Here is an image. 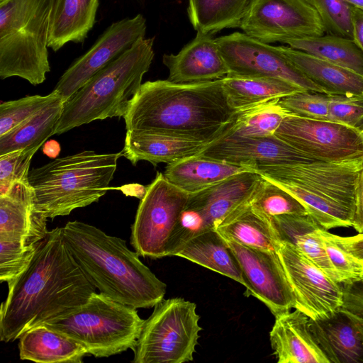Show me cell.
<instances>
[{
	"label": "cell",
	"mask_w": 363,
	"mask_h": 363,
	"mask_svg": "<svg viewBox=\"0 0 363 363\" xmlns=\"http://www.w3.org/2000/svg\"><path fill=\"white\" fill-rule=\"evenodd\" d=\"M8 286L0 310L4 342L73 311L96 291L69 252L62 227L48 232L30 263Z\"/></svg>",
	"instance_id": "cell-1"
},
{
	"label": "cell",
	"mask_w": 363,
	"mask_h": 363,
	"mask_svg": "<svg viewBox=\"0 0 363 363\" xmlns=\"http://www.w3.org/2000/svg\"><path fill=\"white\" fill-rule=\"evenodd\" d=\"M237 112L228 102L223 79L194 83L159 79L142 84L123 118L127 130L208 144L228 132Z\"/></svg>",
	"instance_id": "cell-2"
},
{
	"label": "cell",
	"mask_w": 363,
	"mask_h": 363,
	"mask_svg": "<svg viewBox=\"0 0 363 363\" xmlns=\"http://www.w3.org/2000/svg\"><path fill=\"white\" fill-rule=\"evenodd\" d=\"M62 233L72 256L100 292L136 309L154 307L164 298L167 285L125 240L77 220L67 223Z\"/></svg>",
	"instance_id": "cell-3"
},
{
	"label": "cell",
	"mask_w": 363,
	"mask_h": 363,
	"mask_svg": "<svg viewBox=\"0 0 363 363\" xmlns=\"http://www.w3.org/2000/svg\"><path fill=\"white\" fill-rule=\"evenodd\" d=\"M363 160L311 161L259 166L251 169L296 197L323 228L350 227Z\"/></svg>",
	"instance_id": "cell-4"
},
{
	"label": "cell",
	"mask_w": 363,
	"mask_h": 363,
	"mask_svg": "<svg viewBox=\"0 0 363 363\" xmlns=\"http://www.w3.org/2000/svg\"><path fill=\"white\" fill-rule=\"evenodd\" d=\"M154 38L138 39L64 103L55 134L107 118L124 117L154 57Z\"/></svg>",
	"instance_id": "cell-5"
},
{
	"label": "cell",
	"mask_w": 363,
	"mask_h": 363,
	"mask_svg": "<svg viewBox=\"0 0 363 363\" xmlns=\"http://www.w3.org/2000/svg\"><path fill=\"white\" fill-rule=\"evenodd\" d=\"M121 152L92 150L56 158L29 171L35 210L48 218L69 215L103 196L108 189Z\"/></svg>",
	"instance_id": "cell-6"
},
{
	"label": "cell",
	"mask_w": 363,
	"mask_h": 363,
	"mask_svg": "<svg viewBox=\"0 0 363 363\" xmlns=\"http://www.w3.org/2000/svg\"><path fill=\"white\" fill-rule=\"evenodd\" d=\"M55 0H9L0 4V77L35 86L50 72L48 39Z\"/></svg>",
	"instance_id": "cell-7"
},
{
	"label": "cell",
	"mask_w": 363,
	"mask_h": 363,
	"mask_svg": "<svg viewBox=\"0 0 363 363\" xmlns=\"http://www.w3.org/2000/svg\"><path fill=\"white\" fill-rule=\"evenodd\" d=\"M144 321L136 308L95 291L84 304L42 325L75 340L89 354L108 357L133 350Z\"/></svg>",
	"instance_id": "cell-8"
},
{
	"label": "cell",
	"mask_w": 363,
	"mask_h": 363,
	"mask_svg": "<svg viewBox=\"0 0 363 363\" xmlns=\"http://www.w3.org/2000/svg\"><path fill=\"white\" fill-rule=\"evenodd\" d=\"M195 303L162 299L145 320L133 350L135 363H183L193 360L202 330Z\"/></svg>",
	"instance_id": "cell-9"
},
{
	"label": "cell",
	"mask_w": 363,
	"mask_h": 363,
	"mask_svg": "<svg viewBox=\"0 0 363 363\" xmlns=\"http://www.w3.org/2000/svg\"><path fill=\"white\" fill-rule=\"evenodd\" d=\"M262 179L253 170L242 172L189 194L171 238L167 256H174L189 240L216 228L235 210L249 202Z\"/></svg>",
	"instance_id": "cell-10"
},
{
	"label": "cell",
	"mask_w": 363,
	"mask_h": 363,
	"mask_svg": "<svg viewBox=\"0 0 363 363\" xmlns=\"http://www.w3.org/2000/svg\"><path fill=\"white\" fill-rule=\"evenodd\" d=\"M189 193L177 187L157 172L145 189L131 227L130 244L140 256H167L169 244Z\"/></svg>",
	"instance_id": "cell-11"
},
{
	"label": "cell",
	"mask_w": 363,
	"mask_h": 363,
	"mask_svg": "<svg viewBox=\"0 0 363 363\" xmlns=\"http://www.w3.org/2000/svg\"><path fill=\"white\" fill-rule=\"evenodd\" d=\"M274 135L315 161L363 160V134L357 128L287 114Z\"/></svg>",
	"instance_id": "cell-12"
},
{
	"label": "cell",
	"mask_w": 363,
	"mask_h": 363,
	"mask_svg": "<svg viewBox=\"0 0 363 363\" xmlns=\"http://www.w3.org/2000/svg\"><path fill=\"white\" fill-rule=\"evenodd\" d=\"M240 28L268 44L325 33L310 0H252Z\"/></svg>",
	"instance_id": "cell-13"
},
{
	"label": "cell",
	"mask_w": 363,
	"mask_h": 363,
	"mask_svg": "<svg viewBox=\"0 0 363 363\" xmlns=\"http://www.w3.org/2000/svg\"><path fill=\"white\" fill-rule=\"evenodd\" d=\"M216 42L228 67V75L279 78L303 90L325 94L294 65L277 46L240 32L217 38Z\"/></svg>",
	"instance_id": "cell-14"
},
{
	"label": "cell",
	"mask_w": 363,
	"mask_h": 363,
	"mask_svg": "<svg viewBox=\"0 0 363 363\" xmlns=\"http://www.w3.org/2000/svg\"><path fill=\"white\" fill-rule=\"evenodd\" d=\"M277 253L298 309L311 319L330 317L344 302L342 284L330 277L294 245L281 241Z\"/></svg>",
	"instance_id": "cell-15"
},
{
	"label": "cell",
	"mask_w": 363,
	"mask_h": 363,
	"mask_svg": "<svg viewBox=\"0 0 363 363\" xmlns=\"http://www.w3.org/2000/svg\"><path fill=\"white\" fill-rule=\"evenodd\" d=\"M223 238L238 263L246 296L259 299L274 316L295 308V296L277 252L250 247Z\"/></svg>",
	"instance_id": "cell-16"
},
{
	"label": "cell",
	"mask_w": 363,
	"mask_h": 363,
	"mask_svg": "<svg viewBox=\"0 0 363 363\" xmlns=\"http://www.w3.org/2000/svg\"><path fill=\"white\" fill-rule=\"evenodd\" d=\"M146 28V19L140 13L113 23L62 74L53 90L66 101L95 74L145 38Z\"/></svg>",
	"instance_id": "cell-17"
},
{
	"label": "cell",
	"mask_w": 363,
	"mask_h": 363,
	"mask_svg": "<svg viewBox=\"0 0 363 363\" xmlns=\"http://www.w3.org/2000/svg\"><path fill=\"white\" fill-rule=\"evenodd\" d=\"M197 155L250 169L315 161L275 135L263 138H220L208 143Z\"/></svg>",
	"instance_id": "cell-18"
},
{
	"label": "cell",
	"mask_w": 363,
	"mask_h": 363,
	"mask_svg": "<svg viewBox=\"0 0 363 363\" xmlns=\"http://www.w3.org/2000/svg\"><path fill=\"white\" fill-rule=\"evenodd\" d=\"M213 35L198 31L177 54H164L162 62L169 69L167 80L194 83L227 76L228 69Z\"/></svg>",
	"instance_id": "cell-19"
},
{
	"label": "cell",
	"mask_w": 363,
	"mask_h": 363,
	"mask_svg": "<svg viewBox=\"0 0 363 363\" xmlns=\"http://www.w3.org/2000/svg\"><path fill=\"white\" fill-rule=\"evenodd\" d=\"M47 220L35 208L28 177L0 196V239L37 245L49 231Z\"/></svg>",
	"instance_id": "cell-20"
},
{
	"label": "cell",
	"mask_w": 363,
	"mask_h": 363,
	"mask_svg": "<svg viewBox=\"0 0 363 363\" xmlns=\"http://www.w3.org/2000/svg\"><path fill=\"white\" fill-rule=\"evenodd\" d=\"M269 333L279 363H330L309 328L310 318L296 309L275 316Z\"/></svg>",
	"instance_id": "cell-21"
},
{
	"label": "cell",
	"mask_w": 363,
	"mask_h": 363,
	"mask_svg": "<svg viewBox=\"0 0 363 363\" xmlns=\"http://www.w3.org/2000/svg\"><path fill=\"white\" fill-rule=\"evenodd\" d=\"M286 57L326 94L363 101V75L289 46H277Z\"/></svg>",
	"instance_id": "cell-22"
},
{
	"label": "cell",
	"mask_w": 363,
	"mask_h": 363,
	"mask_svg": "<svg viewBox=\"0 0 363 363\" xmlns=\"http://www.w3.org/2000/svg\"><path fill=\"white\" fill-rule=\"evenodd\" d=\"M309 328L330 363L363 362V337L341 310L327 318H310Z\"/></svg>",
	"instance_id": "cell-23"
},
{
	"label": "cell",
	"mask_w": 363,
	"mask_h": 363,
	"mask_svg": "<svg viewBox=\"0 0 363 363\" xmlns=\"http://www.w3.org/2000/svg\"><path fill=\"white\" fill-rule=\"evenodd\" d=\"M208 144L203 142L137 130H127L122 156L133 165L145 160L154 166L170 164L197 155Z\"/></svg>",
	"instance_id": "cell-24"
},
{
	"label": "cell",
	"mask_w": 363,
	"mask_h": 363,
	"mask_svg": "<svg viewBox=\"0 0 363 363\" xmlns=\"http://www.w3.org/2000/svg\"><path fill=\"white\" fill-rule=\"evenodd\" d=\"M19 357L38 363H81L89 355L79 342L44 325L25 332L18 338Z\"/></svg>",
	"instance_id": "cell-25"
},
{
	"label": "cell",
	"mask_w": 363,
	"mask_h": 363,
	"mask_svg": "<svg viewBox=\"0 0 363 363\" xmlns=\"http://www.w3.org/2000/svg\"><path fill=\"white\" fill-rule=\"evenodd\" d=\"M99 0H55L48 48L58 51L67 43H82L92 29Z\"/></svg>",
	"instance_id": "cell-26"
},
{
	"label": "cell",
	"mask_w": 363,
	"mask_h": 363,
	"mask_svg": "<svg viewBox=\"0 0 363 363\" xmlns=\"http://www.w3.org/2000/svg\"><path fill=\"white\" fill-rule=\"evenodd\" d=\"M281 241L294 245L330 277L341 284L332 266L318 229L320 227L308 214H284L270 220Z\"/></svg>",
	"instance_id": "cell-27"
},
{
	"label": "cell",
	"mask_w": 363,
	"mask_h": 363,
	"mask_svg": "<svg viewBox=\"0 0 363 363\" xmlns=\"http://www.w3.org/2000/svg\"><path fill=\"white\" fill-rule=\"evenodd\" d=\"M250 170L252 169L195 155L167 164L163 174L177 187L192 194Z\"/></svg>",
	"instance_id": "cell-28"
},
{
	"label": "cell",
	"mask_w": 363,
	"mask_h": 363,
	"mask_svg": "<svg viewBox=\"0 0 363 363\" xmlns=\"http://www.w3.org/2000/svg\"><path fill=\"white\" fill-rule=\"evenodd\" d=\"M174 256L189 259L245 285L235 257L215 228L189 240Z\"/></svg>",
	"instance_id": "cell-29"
},
{
	"label": "cell",
	"mask_w": 363,
	"mask_h": 363,
	"mask_svg": "<svg viewBox=\"0 0 363 363\" xmlns=\"http://www.w3.org/2000/svg\"><path fill=\"white\" fill-rule=\"evenodd\" d=\"M249 202L235 210L215 229L223 237L242 245L277 252L281 240L277 231L271 221L255 212Z\"/></svg>",
	"instance_id": "cell-30"
},
{
	"label": "cell",
	"mask_w": 363,
	"mask_h": 363,
	"mask_svg": "<svg viewBox=\"0 0 363 363\" xmlns=\"http://www.w3.org/2000/svg\"><path fill=\"white\" fill-rule=\"evenodd\" d=\"M223 84L228 102L236 111L306 91L285 80L267 77L227 75Z\"/></svg>",
	"instance_id": "cell-31"
},
{
	"label": "cell",
	"mask_w": 363,
	"mask_h": 363,
	"mask_svg": "<svg viewBox=\"0 0 363 363\" xmlns=\"http://www.w3.org/2000/svg\"><path fill=\"white\" fill-rule=\"evenodd\" d=\"M65 100L60 95L37 113L0 137V155L23 150H38L55 134Z\"/></svg>",
	"instance_id": "cell-32"
},
{
	"label": "cell",
	"mask_w": 363,
	"mask_h": 363,
	"mask_svg": "<svg viewBox=\"0 0 363 363\" xmlns=\"http://www.w3.org/2000/svg\"><path fill=\"white\" fill-rule=\"evenodd\" d=\"M252 0H189L187 14L196 32L215 34L240 27Z\"/></svg>",
	"instance_id": "cell-33"
},
{
	"label": "cell",
	"mask_w": 363,
	"mask_h": 363,
	"mask_svg": "<svg viewBox=\"0 0 363 363\" xmlns=\"http://www.w3.org/2000/svg\"><path fill=\"white\" fill-rule=\"evenodd\" d=\"M284 43L363 75V52L352 39L328 33L288 39Z\"/></svg>",
	"instance_id": "cell-34"
},
{
	"label": "cell",
	"mask_w": 363,
	"mask_h": 363,
	"mask_svg": "<svg viewBox=\"0 0 363 363\" xmlns=\"http://www.w3.org/2000/svg\"><path fill=\"white\" fill-rule=\"evenodd\" d=\"M279 100L238 111L230 129L221 138H263L274 135L282 121L289 114L280 106Z\"/></svg>",
	"instance_id": "cell-35"
},
{
	"label": "cell",
	"mask_w": 363,
	"mask_h": 363,
	"mask_svg": "<svg viewBox=\"0 0 363 363\" xmlns=\"http://www.w3.org/2000/svg\"><path fill=\"white\" fill-rule=\"evenodd\" d=\"M249 203L255 212L269 220L284 214H308L296 197L264 177Z\"/></svg>",
	"instance_id": "cell-36"
},
{
	"label": "cell",
	"mask_w": 363,
	"mask_h": 363,
	"mask_svg": "<svg viewBox=\"0 0 363 363\" xmlns=\"http://www.w3.org/2000/svg\"><path fill=\"white\" fill-rule=\"evenodd\" d=\"M55 90L45 96L33 95L0 105V137L7 134L58 97Z\"/></svg>",
	"instance_id": "cell-37"
},
{
	"label": "cell",
	"mask_w": 363,
	"mask_h": 363,
	"mask_svg": "<svg viewBox=\"0 0 363 363\" xmlns=\"http://www.w3.org/2000/svg\"><path fill=\"white\" fill-rule=\"evenodd\" d=\"M325 33L352 39V8L344 0H310Z\"/></svg>",
	"instance_id": "cell-38"
},
{
	"label": "cell",
	"mask_w": 363,
	"mask_h": 363,
	"mask_svg": "<svg viewBox=\"0 0 363 363\" xmlns=\"http://www.w3.org/2000/svg\"><path fill=\"white\" fill-rule=\"evenodd\" d=\"M38 245H31L20 240L0 239L1 282L8 284L23 271L31 261Z\"/></svg>",
	"instance_id": "cell-39"
},
{
	"label": "cell",
	"mask_w": 363,
	"mask_h": 363,
	"mask_svg": "<svg viewBox=\"0 0 363 363\" xmlns=\"http://www.w3.org/2000/svg\"><path fill=\"white\" fill-rule=\"evenodd\" d=\"M279 104L289 114L308 118L328 120V94L302 91L280 99Z\"/></svg>",
	"instance_id": "cell-40"
},
{
	"label": "cell",
	"mask_w": 363,
	"mask_h": 363,
	"mask_svg": "<svg viewBox=\"0 0 363 363\" xmlns=\"http://www.w3.org/2000/svg\"><path fill=\"white\" fill-rule=\"evenodd\" d=\"M318 231L328 257L341 279V284L361 280L363 262L341 248L329 236L328 230L320 227Z\"/></svg>",
	"instance_id": "cell-41"
},
{
	"label": "cell",
	"mask_w": 363,
	"mask_h": 363,
	"mask_svg": "<svg viewBox=\"0 0 363 363\" xmlns=\"http://www.w3.org/2000/svg\"><path fill=\"white\" fill-rule=\"evenodd\" d=\"M36 149L23 150L0 155V196L11 186L28 177L29 167Z\"/></svg>",
	"instance_id": "cell-42"
},
{
	"label": "cell",
	"mask_w": 363,
	"mask_h": 363,
	"mask_svg": "<svg viewBox=\"0 0 363 363\" xmlns=\"http://www.w3.org/2000/svg\"><path fill=\"white\" fill-rule=\"evenodd\" d=\"M328 96V120L357 128L363 123V101L340 95Z\"/></svg>",
	"instance_id": "cell-43"
},
{
	"label": "cell",
	"mask_w": 363,
	"mask_h": 363,
	"mask_svg": "<svg viewBox=\"0 0 363 363\" xmlns=\"http://www.w3.org/2000/svg\"><path fill=\"white\" fill-rule=\"evenodd\" d=\"M344 302L341 311L353 321L363 337V281L342 284Z\"/></svg>",
	"instance_id": "cell-44"
},
{
	"label": "cell",
	"mask_w": 363,
	"mask_h": 363,
	"mask_svg": "<svg viewBox=\"0 0 363 363\" xmlns=\"http://www.w3.org/2000/svg\"><path fill=\"white\" fill-rule=\"evenodd\" d=\"M329 236L344 250L363 262V233L343 237L328 232Z\"/></svg>",
	"instance_id": "cell-45"
},
{
	"label": "cell",
	"mask_w": 363,
	"mask_h": 363,
	"mask_svg": "<svg viewBox=\"0 0 363 363\" xmlns=\"http://www.w3.org/2000/svg\"><path fill=\"white\" fill-rule=\"evenodd\" d=\"M358 233H363V169H362L355 194V211L352 226Z\"/></svg>",
	"instance_id": "cell-46"
},
{
	"label": "cell",
	"mask_w": 363,
	"mask_h": 363,
	"mask_svg": "<svg viewBox=\"0 0 363 363\" xmlns=\"http://www.w3.org/2000/svg\"><path fill=\"white\" fill-rule=\"evenodd\" d=\"M352 40L363 52V10L351 6Z\"/></svg>",
	"instance_id": "cell-47"
},
{
	"label": "cell",
	"mask_w": 363,
	"mask_h": 363,
	"mask_svg": "<svg viewBox=\"0 0 363 363\" xmlns=\"http://www.w3.org/2000/svg\"><path fill=\"white\" fill-rule=\"evenodd\" d=\"M60 147L59 143L55 140H50L45 143L43 146L44 153L50 157H55L59 155Z\"/></svg>",
	"instance_id": "cell-48"
},
{
	"label": "cell",
	"mask_w": 363,
	"mask_h": 363,
	"mask_svg": "<svg viewBox=\"0 0 363 363\" xmlns=\"http://www.w3.org/2000/svg\"><path fill=\"white\" fill-rule=\"evenodd\" d=\"M349 5L354 8L363 10V0H344Z\"/></svg>",
	"instance_id": "cell-49"
},
{
	"label": "cell",
	"mask_w": 363,
	"mask_h": 363,
	"mask_svg": "<svg viewBox=\"0 0 363 363\" xmlns=\"http://www.w3.org/2000/svg\"><path fill=\"white\" fill-rule=\"evenodd\" d=\"M358 128L362 131L363 134V123Z\"/></svg>",
	"instance_id": "cell-50"
},
{
	"label": "cell",
	"mask_w": 363,
	"mask_h": 363,
	"mask_svg": "<svg viewBox=\"0 0 363 363\" xmlns=\"http://www.w3.org/2000/svg\"><path fill=\"white\" fill-rule=\"evenodd\" d=\"M9 0H0V4H3L6 2H7Z\"/></svg>",
	"instance_id": "cell-51"
},
{
	"label": "cell",
	"mask_w": 363,
	"mask_h": 363,
	"mask_svg": "<svg viewBox=\"0 0 363 363\" xmlns=\"http://www.w3.org/2000/svg\"><path fill=\"white\" fill-rule=\"evenodd\" d=\"M361 281H363V272H362V276H361Z\"/></svg>",
	"instance_id": "cell-52"
}]
</instances>
